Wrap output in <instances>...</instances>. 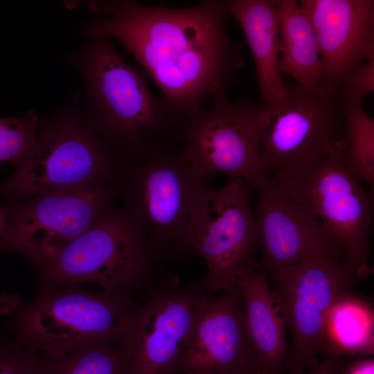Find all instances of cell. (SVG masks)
<instances>
[{
	"label": "cell",
	"mask_w": 374,
	"mask_h": 374,
	"mask_svg": "<svg viewBox=\"0 0 374 374\" xmlns=\"http://www.w3.org/2000/svg\"><path fill=\"white\" fill-rule=\"evenodd\" d=\"M8 223V220L6 218V214L2 209L0 208V243L4 233V231L6 228Z\"/></svg>",
	"instance_id": "cell-27"
},
{
	"label": "cell",
	"mask_w": 374,
	"mask_h": 374,
	"mask_svg": "<svg viewBox=\"0 0 374 374\" xmlns=\"http://www.w3.org/2000/svg\"><path fill=\"white\" fill-rule=\"evenodd\" d=\"M257 194L253 211L261 247L259 269L266 276L308 259H341L343 251L319 219L285 193L268 175L252 188Z\"/></svg>",
	"instance_id": "cell-14"
},
{
	"label": "cell",
	"mask_w": 374,
	"mask_h": 374,
	"mask_svg": "<svg viewBox=\"0 0 374 374\" xmlns=\"http://www.w3.org/2000/svg\"><path fill=\"white\" fill-rule=\"evenodd\" d=\"M208 296L201 279L184 287L169 281L149 294L125 337L129 374H175L197 312Z\"/></svg>",
	"instance_id": "cell-13"
},
{
	"label": "cell",
	"mask_w": 374,
	"mask_h": 374,
	"mask_svg": "<svg viewBox=\"0 0 374 374\" xmlns=\"http://www.w3.org/2000/svg\"><path fill=\"white\" fill-rule=\"evenodd\" d=\"M263 373L250 338L241 292L208 296L201 303L175 374Z\"/></svg>",
	"instance_id": "cell-15"
},
{
	"label": "cell",
	"mask_w": 374,
	"mask_h": 374,
	"mask_svg": "<svg viewBox=\"0 0 374 374\" xmlns=\"http://www.w3.org/2000/svg\"><path fill=\"white\" fill-rule=\"evenodd\" d=\"M318 46L320 88L341 93L349 76L374 45L373 0H301Z\"/></svg>",
	"instance_id": "cell-16"
},
{
	"label": "cell",
	"mask_w": 374,
	"mask_h": 374,
	"mask_svg": "<svg viewBox=\"0 0 374 374\" xmlns=\"http://www.w3.org/2000/svg\"><path fill=\"white\" fill-rule=\"evenodd\" d=\"M98 5L99 15L87 33L123 44L162 97L187 118L208 98L226 94L244 64L241 44L226 31L229 1L207 0L183 8L127 0Z\"/></svg>",
	"instance_id": "cell-1"
},
{
	"label": "cell",
	"mask_w": 374,
	"mask_h": 374,
	"mask_svg": "<svg viewBox=\"0 0 374 374\" xmlns=\"http://www.w3.org/2000/svg\"><path fill=\"white\" fill-rule=\"evenodd\" d=\"M279 22L280 74L292 78L307 89L321 87L323 73L312 26L295 0H276Z\"/></svg>",
	"instance_id": "cell-19"
},
{
	"label": "cell",
	"mask_w": 374,
	"mask_h": 374,
	"mask_svg": "<svg viewBox=\"0 0 374 374\" xmlns=\"http://www.w3.org/2000/svg\"><path fill=\"white\" fill-rule=\"evenodd\" d=\"M267 277L291 335L287 374H305L326 353L332 314L360 278L344 260L330 257L310 258Z\"/></svg>",
	"instance_id": "cell-6"
},
{
	"label": "cell",
	"mask_w": 374,
	"mask_h": 374,
	"mask_svg": "<svg viewBox=\"0 0 374 374\" xmlns=\"http://www.w3.org/2000/svg\"><path fill=\"white\" fill-rule=\"evenodd\" d=\"M0 374H42L38 354L14 339H0Z\"/></svg>",
	"instance_id": "cell-23"
},
{
	"label": "cell",
	"mask_w": 374,
	"mask_h": 374,
	"mask_svg": "<svg viewBox=\"0 0 374 374\" xmlns=\"http://www.w3.org/2000/svg\"><path fill=\"white\" fill-rule=\"evenodd\" d=\"M258 105L263 172H294L321 161L344 135L341 93L287 86L283 98Z\"/></svg>",
	"instance_id": "cell-7"
},
{
	"label": "cell",
	"mask_w": 374,
	"mask_h": 374,
	"mask_svg": "<svg viewBox=\"0 0 374 374\" xmlns=\"http://www.w3.org/2000/svg\"><path fill=\"white\" fill-rule=\"evenodd\" d=\"M373 360L353 362L348 374H373Z\"/></svg>",
	"instance_id": "cell-26"
},
{
	"label": "cell",
	"mask_w": 374,
	"mask_h": 374,
	"mask_svg": "<svg viewBox=\"0 0 374 374\" xmlns=\"http://www.w3.org/2000/svg\"><path fill=\"white\" fill-rule=\"evenodd\" d=\"M183 158L166 146L122 159L115 185L121 208L142 234L154 258L176 260L192 253L211 189Z\"/></svg>",
	"instance_id": "cell-2"
},
{
	"label": "cell",
	"mask_w": 374,
	"mask_h": 374,
	"mask_svg": "<svg viewBox=\"0 0 374 374\" xmlns=\"http://www.w3.org/2000/svg\"><path fill=\"white\" fill-rule=\"evenodd\" d=\"M98 37L84 67L98 132L122 159L159 148L180 147L188 118L152 92L144 75L108 38Z\"/></svg>",
	"instance_id": "cell-3"
},
{
	"label": "cell",
	"mask_w": 374,
	"mask_h": 374,
	"mask_svg": "<svg viewBox=\"0 0 374 374\" xmlns=\"http://www.w3.org/2000/svg\"><path fill=\"white\" fill-rule=\"evenodd\" d=\"M231 17L240 24L253 55L262 104H271L287 90L278 69L279 16L273 0L229 1Z\"/></svg>",
	"instance_id": "cell-18"
},
{
	"label": "cell",
	"mask_w": 374,
	"mask_h": 374,
	"mask_svg": "<svg viewBox=\"0 0 374 374\" xmlns=\"http://www.w3.org/2000/svg\"><path fill=\"white\" fill-rule=\"evenodd\" d=\"M343 102L344 154L350 169L371 186L374 184V120L364 101Z\"/></svg>",
	"instance_id": "cell-21"
},
{
	"label": "cell",
	"mask_w": 374,
	"mask_h": 374,
	"mask_svg": "<svg viewBox=\"0 0 374 374\" xmlns=\"http://www.w3.org/2000/svg\"><path fill=\"white\" fill-rule=\"evenodd\" d=\"M249 190L236 178L208 196L192 245L206 264L201 280L208 295L234 290L240 271L254 260L258 231Z\"/></svg>",
	"instance_id": "cell-12"
},
{
	"label": "cell",
	"mask_w": 374,
	"mask_h": 374,
	"mask_svg": "<svg viewBox=\"0 0 374 374\" xmlns=\"http://www.w3.org/2000/svg\"><path fill=\"white\" fill-rule=\"evenodd\" d=\"M116 197L115 184L36 195L13 212L0 249L23 254L40 267L90 228Z\"/></svg>",
	"instance_id": "cell-11"
},
{
	"label": "cell",
	"mask_w": 374,
	"mask_h": 374,
	"mask_svg": "<svg viewBox=\"0 0 374 374\" xmlns=\"http://www.w3.org/2000/svg\"><path fill=\"white\" fill-rule=\"evenodd\" d=\"M366 62L359 65L346 82L341 91L342 101L356 100L364 101L368 93L374 91V45L366 57Z\"/></svg>",
	"instance_id": "cell-24"
},
{
	"label": "cell",
	"mask_w": 374,
	"mask_h": 374,
	"mask_svg": "<svg viewBox=\"0 0 374 374\" xmlns=\"http://www.w3.org/2000/svg\"><path fill=\"white\" fill-rule=\"evenodd\" d=\"M121 165L98 131L57 123L38 136L30 154L0 186V195L24 198L115 184Z\"/></svg>",
	"instance_id": "cell-9"
},
{
	"label": "cell",
	"mask_w": 374,
	"mask_h": 374,
	"mask_svg": "<svg viewBox=\"0 0 374 374\" xmlns=\"http://www.w3.org/2000/svg\"><path fill=\"white\" fill-rule=\"evenodd\" d=\"M258 109L248 98L232 101L222 94L188 118L180 152L199 177L223 173L252 189L265 174Z\"/></svg>",
	"instance_id": "cell-10"
},
{
	"label": "cell",
	"mask_w": 374,
	"mask_h": 374,
	"mask_svg": "<svg viewBox=\"0 0 374 374\" xmlns=\"http://www.w3.org/2000/svg\"><path fill=\"white\" fill-rule=\"evenodd\" d=\"M257 374H265V373H257Z\"/></svg>",
	"instance_id": "cell-28"
},
{
	"label": "cell",
	"mask_w": 374,
	"mask_h": 374,
	"mask_svg": "<svg viewBox=\"0 0 374 374\" xmlns=\"http://www.w3.org/2000/svg\"><path fill=\"white\" fill-rule=\"evenodd\" d=\"M305 206L340 246L359 278L369 271L373 197L347 165L343 137L323 159L306 168L270 176Z\"/></svg>",
	"instance_id": "cell-8"
},
{
	"label": "cell",
	"mask_w": 374,
	"mask_h": 374,
	"mask_svg": "<svg viewBox=\"0 0 374 374\" xmlns=\"http://www.w3.org/2000/svg\"><path fill=\"white\" fill-rule=\"evenodd\" d=\"M159 264L127 215L109 208L40 268L45 287L89 283L109 294L144 300L170 281L163 280Z\"/></svg>",
	"instance_id": "cell-5"
},
{
	"label": "cell",
	"mask_w": 374,
	"mask_h": 374,
	"mask_svg": "<svg viewBox=\"0 0 374 374\" xmlns=\"http://www.w3.org/2000/svg\"><path fill=\"white\" fill-rule=\"evenodd\" d=\"M139 305L134 300L75 285L45 287L30 302L3 294L0 314L17 343L37 354L60 357L124 339Z\"/></svg>",
	"instance_id": "cell-4"
},
{
	"label": "cell",
	"mask_w": 374,
	"mask_h": 374,
	"mask_svg": "<svg viewBox=\"0 0 374 374\" xmlns=\"http://www.w3.org/2000/svg\"><path fill=\"white\" fill-rule=\"evenodd\" d=\"M42 374H129L130 355L125 338L88 346L64 356L39 355Z\"/></svg>",
	"instance_id": "cell-20"
},
{
	"label": "cell",
	"mask_w": 374,
	"mask_h": 374,
	"mask_svg": "<svg viewBox=\"0 0 374 374\" xmlns=\"http://www.w3.org/2000/svg\"><path fill=\"white\" fill-rule=\"evenodd\" d=\"M352 364L345 360L342 355L327 351L305 374H348Z\"/></svg>",
	"instance_id": "cell-25"
},
{
	"label": "cell",
	"mask_w": 374,
	"mask_h": 374,
	"mask_svg": "<svg viewBox=\"0 0 374 374\" xmlns=\"http://www.w3.org/2000/svg\"><path fill=\"white\" fill-rule=\"evenodd\" d=\"M37 127L38 118L31 111L18 118H0V162L19 165L37 143Z\"/></svg>",
	"instance_id": "cell-22"
},
{
	"label": "cell",
	"mask_w": 374,
	"mask_h": 374,
	"mask_svg": "<svg viewBox=\"0 0 374 374\" xmlns=\"http://www.w3.org/2000/svg\"><path fill=\"white\" fill-rule=\"evenodd\" d=\"M237 285L262 372L280 374L286 368L289 346L286 326L274 301L268 278L253 260L240 271Z\"/></svg>",
	"instance_id": "cell-17"
}]
</instances>
